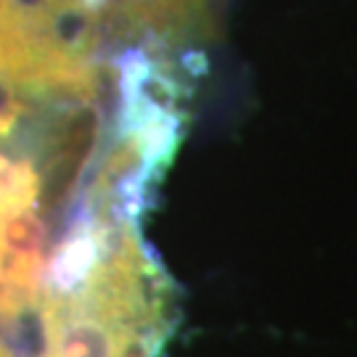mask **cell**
<instances>
[{"label": "cell", "instance_id": "6da1fadb", "mask_svg": "<svg viewBox=\"0 0 357 357\" xmlns=\"http://www.w3.org/2000/svg\"><path fill=\"white\" fill-rule=\"evenodd\" d=\"M38 357H151L165 289L138 228L96 212L56 257Z\"/></svg>", "mask_w": 357, "mask_h": 357}, {"label": "cell", "instance_id": "7a4b0ae2", "mask_svg": "<svg viewBox=\"0 0 357 357\" xmlns=\"http://www.w3.org/2000/svg\"><path fill=\"white\" fill-rule=\"evenodd\" d=\"M56 101V98H51ZM45 103V101H40ZM24 106L0 125V320L13 323L40 302L48 281V238L59 206L56 188L64 185L61 167L77 159L79 130L43 149L22 138L24 116L40 106Z\"/></svg>", "mask_w": 357, "mask_h": 357}, {"label": "cell", "instance_id": "3957f363", "mask_svg": "<svg viewBox=\"0 0 357 357\" xmlns=\"http://www.w3.org/2000/svg\"><path fill=\"white\" fill-rule=\"evenodd\" d=\"M199 8V0H125V13L135 22H146L151 26H178L191 19Z\"/></svg>", "mask_w": 357, "mask_h": 357}, {"label": "cell", "instance_id": "277c9868", "mask_svg": "<svg viewBox=\"0 0 357 357\" xmlns=\"http://www.w3.org/2000/svg\"><path fill=\"white\" fill-rule=\"evenodd\" d=\"M0 357H11V352L6 349V344H3V342H0Z\"/></svg>", "mask_w": 357, "mask_h": 357}]
</instances>
